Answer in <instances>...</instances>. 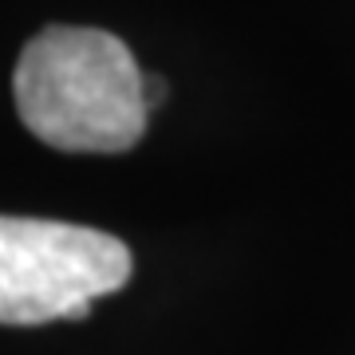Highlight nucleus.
Segmentation results:
<instances>
[{
  "mask_svg": "<svg viewBox=\"0 0 355 355\" xmlns=\"http://www.w3.org/2000/svg\"><path fill=\"white\" fill-rule=\"evenodd\" d=\"M142 71L111 32L51 24L12 71L16 114L40 142L71 154H123L146 135Z\"/></svg>",
  "mask_w": 355,
  "mask_h": 355,
  "instance_id": "nucleus-1",
  "label": "nucleus"
},
{
  "mask_svg": "<svg viewBox=\"0 0 355 355\" xmlns=\"http://www.w3.org/2000/svg\"><path fill=\"white\" fill-rule=\"evenodd\" d=\"M162 95H166V83H162V79L142 76V99H146V111H154V107L162 103Z\"/></svg>",
  "mask_w": 355,
  "mask_h": 355,
  "instance_id": "nucleus-3",
  "label": "nucleus"
},
{
  "mask_svg": "<svg viewBox=\"0 0 355 355\" xmlns=\"http://www.w3.org/2000/svg\"><path fill=\"white\" fill-rule=\"evenodd\" d=\"M130 268V249L103 229L0 214V324L83 320L91 300L127 284Z\"/></svg>",
  "mask_w": 355,
  "mask_h": 355,
  "instance_id": "nucleus-2",
  "label": "nucleus"
}]
</instances>
